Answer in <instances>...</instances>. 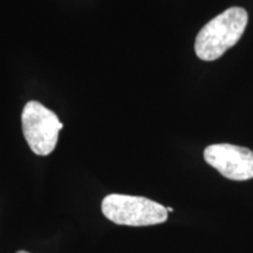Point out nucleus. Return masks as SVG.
<instances>
[{"label":"nucleus","instance_id":"obj_5","mask_svg":"<svg viewBox=\"0 0 253 253\" xmlns=\"http://www.w3.org/2000/svg\"><path fill=\"white\" fill-rule=\"evenodd\" d=\"M167 211H168V212H172L173 209L172 208H167Z\"/></svg>","mask_w":253,"mask_h":253},{"label":"nucleus","instance_id":"obj_1","mask_svg":"<svg viewBox=\"0 0 253 253\" xmlns=\"http://www.w3.org/2000/svg\"><path fill=\"white\" fill-rule=\"evenodd\" d=\"M248 20L246 9L243 7L227 8L199 31L195 41L196 54L203 61L219 59L227 49L238 42L244 33Z\"/></svg>","mask_w":253,"mask_h":253},{"label":"nucleus","instance_id":"obj_2","mask_svg":"<svg viewBox=\"0 0 253 253\" xmlns=\"http://www.w3.org/2000/svg\"><path fill=\"white\" fill-rule=\"evenodd\" d=\"M102 213L113 223L126 226H149L168 219L167 208L141 196L112 194L102 201Z\"/></svg>","mask_w":253,"mask_h":253},{"label":"nucleus","instance_id":"obj_3","mask_svg":"<svg viewBox=\"0 0 253 253\" xmlns=\"http://www.w3.org/2000/svg\"><path fill=\"white\" fill-rule=\"evenodd\" d=\"M21 123L25 140L34 154L47 156L54 151L63 128L54 112L38 101H30L23 109Z\"/></svg>","mask_w":253,"mask_h":253},{"label":"nucleus","instance_id":"obj_6","mask_svg":"<svg viewBox=\"0 0 253 253\" xmlns=\"http://www.w3.org/2000/svg\"><path fill=\"white\" fill-rule=\"evenodd\" d=\"M15 253H28L27 251H18V252H15Z\"/></svg>","mask_w":253,"mask_h":253},{"label":"nucleus","instance_id":"obj_4","mask_svg":"<svg viewBox=\"0 0 253 253\" xmlns=\"http://www.w3.org/2000/svg\"><path fill=\"white\" fill-rule=\"evenodd\" d=\"M204 160L220 175L232 181L253 178V151L229 143L211 144L205 148Z\"/></svg>","mask_w":253,"mask_h":253}]
</instances>
